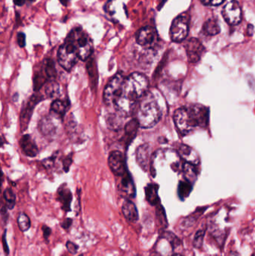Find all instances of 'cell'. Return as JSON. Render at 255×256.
Wrapping results in <instances>:
<instances>
[{
  "label": "cell",
  "instance_id": "27",
  "mask_svg": "<svg viewBox=\"0 0 255 256\" xmlns=\"http://www.w3.org/2000/svg\"><path fill=\"white\" fill-rule=\"evenodd\" d=\"M156 214H157V221L159 222V226L162 230H165L167 228L169 224H168L167 216H166V210L161 204L157 206V210H156Z\"/></svg>",
  "mask_w": 255,
  "mask_h": 256
},
{
  "label": "cell",
  "instance_id": "8",
  "mask_svg": "<svg viewBox=\"0 0 255 256\" xmlns=\"http://www.w3.org/2000/svg\"><path fill=\"white\" fill-rule=\"evenodd\" d=\"M62 118L50 112L49 115L43 117L39 122V130L46 136H54L61 127Z\"/></svg>",
  "mask_w": 255,
  "mask_h": 256
},
{
  "label": "cell",
  "instance_id": "30",
  "mask_svg": "<svg viewBox=\"0 0 255 256\" xmlns=\"http://www.w3.org/2000/svg\"><path fill=\"white\" fill-rule=\"evenodd\" d=\"M121 118L122 116L118 114H117L116 115L112 114V115L109 116L108 117L107 126L110 129L114 130L121 129V124H122Z\"/></svg>",
  "mask_w": 255,
  "mask_h": 256
},
{
  "label": "cell",
  "instance_id": "41",
  "mask_svg": "<svg viewBox=\"0 0 255 256\" xmlns=\"http://www.w3.org/2000/svg\"><path fill=\"white\" fill-rule=\"evenodd\" d=\"M25 2V0H13V3L17 6H22Z\"/></svg>",
  "mask_w": 255,
  "mask_h": 256
},
{
  "label": "cell",
  "instance_id": "38",
  "mask_svg": "<svg viewBox=\"0 0 255 256\" xmlns=\"http://www.w3.org/2000/svg\"><path fill=\"white\" fill-rule=\"evenodd\" d=\"M72 161H73V159H72L71 154L69 155L68 156L65 158L64 162H63V167H64V171L68 172L70 164H72Z\"/></svg>",
  "mask_w": 255,
  "mask_h": 256
},
{
  "label": "cell",
  "instance_id": "10",
  "mask_svg": "<svg viewBox=\"0 0 255 256\" xmlns=\"http://www.w3.org/2000/svg\"><path fill=\"white\" fill-rule=\"evenodd\" d=\"M109 168L117 177H121L127 172L124 155L119 150L111 152L108 158Z\"/></svg>",
  "mask_w": 255,
  "mask_h": 256
},
{
  "label": "cell",
  "instance_id": "19",
  "mask_svg": "<svg viewBox=\"0 0 255 256\" xmlns=\"http://www.w3.org/2000/svg\"><path fill=\"white\" fill-rule=\"evenodd\" d=\"M122 213L128 222L136 224L139 220V212L136 204L126 198L122 204Z\"/></svg>",
  "mask_w": 255,
  "mask_h": 256
},
{
  "label": "cell",
  "instance_id": "45",
  "mask_svg": "<svg viewBox=\"0 0 255 256\" xmlns=\"http://www.w3.org/2000/svg\"><path fill=\"white\" fill-rule=\"evenodd\" d=\"M252 256H255V254H253V255H252Z\"/></svg>",
  "mask_w": 255,
  "mask_h": 256
},
{
  "label": "cell",
  "instance_id": "1",
  "mask_svg": "<svg viewBox=\"0 0 255 256\" xmlns=\"http://www.w3.org/2000/svg\"><path fill=\"white\" fill-rule=\"evenodd\" d=\"M210 111L202 105L179 108L174 114V122L178 132L186 136L196 128H206L209 122Z\"/></svg>",
  "mask_w": 255,
  "mask_h": 256
},
{
  "label": "cell",
  "instance_id": "3",
  "mask_svg": "<svg viewBox=\"0 0 255 256\" xmlns=\"http://www.w3.org/2000/svg\"><path fill=\"white\" fill-rule=\"evenodd\" d=\"M148 88L149 81L148 78L143 74L135 72L126 78L123 94L127 98L139 103L148 93Z\"/></svg>",
  "mask_w": 255,
  "mask_h": 256
},
{
  "label": "cell",
  "instance_id": "43",
  "mask_svg": "<svg viewBox=\"0 0 255 256\" xmlns=\"http://www.w3.org/2000/svg\"><path fill=\"white\" fill-rule=\"evenodd\" d=\"M169 256H183L181 255V254H173V255H171Z\"/></svg>",
  "mask_w": 255,
  "mask_h": 256
},
{
  "label": "cell",
  "instance_id": "37",
  "mask_svg": "<svg viewBox=\"0 0 255 256\" xmlns=\"http://www.w3.org/2000/svg\"><path fill=\"white\" fill-rule=\"evenodd\" d=\"M17 43L20 48H24L25 46V34L23 32L18 33Z\"/></svg>",
  "mask_w": 255,
  "mask_h": 256
},
{
  "label": "cell",
  "instance_id": "25",
  "mask_svg": "<svg viewBox=\"0 0 255 256\" xmlns=\"http://www.w3.org/2000/svg\"><path fill=\"white\" fill-rule=\"evenodd\" d=\"M43 69L47 76L48 80L54 81L56 78V69L55 63L51 58H46L43 62Z\"/></svg>",
  "mask_w": 255,
  "mask_h": 256
},
{
  "label": "cell",
  "instance_id": "5",
  "mask_svg": "<svg viewBox=\"0 0 255 256\" xmlns=\"http://www.w3.org/2000/svg\"><path fill=\"white\" fill-rule=\"evenodd\" d=\"M73 39L77 48L79 58L82 61H86L92 55L94 51L93 40L89 34L82 28H74L68 34Z\"/></svg>",
  "mask_w": 255,
  "mask_h": 256
},
{
  "label": "cell",
  "instance_id": "12",
  "mask_svg": "<svg viewBox=\"0 0 255 256\" xmlns=\"http://www.w3.org/2000/svg\"><path fill=\"white\" fill-rule=\"evenodd\" d=\"M157 30L152 26H145L139 30L136 34V42L139 45L146 48H153L158 42Z\"/></svg>",
  "mask_w": 255,
  "mask_h": 256
},
{
  "label": "cell",
  "instance_id": "22",
  "mask_svg": "<svg viewBox=\"0 0 255 256\" xmlns=\"http://www.w3.org/2000/svg\"><path fill=\"white\" fill-rule=\"evenodd\" d=\"M70 106V104L68 100L56 99L51 104L50 112L63 118Z\"/></svg>",
  "mask_w": 255,
  "mask_h": 256
},
{
  "label": "cell",
  "instance_id": "4",
  "mask_svg": "<svg viewBox=\"0 0 255 256\" xmlns=\"http://www.w3.org/2000/svg\"><path fill=\"white\" fill-rule=\"evenodd\" d=\"M57 57L60 66L67 72H70L77 62V48L70 36H67L64 44L60 46Z\"/></svg>",
  "mask_w": 255,
  "mask_h": 256
},
{
  "label": "cell",
  "instance_id": "28",
  "mask_svg": "<svg viewBox=\"0 0 255 256\" xmlns=\"http://www.w3.org/2000/svg\"><path fill=\"white\" fill-rule=\"evenodd\" d=\"M3 198L5 202V206L9 210H12L16 204V196L14 192L10 188H7L4 190L3 192Z\"/></svg>",
  "mask_w": 255,
  "mask_h": 256
},
{
  "label": "cell",
  "instance_id": "21",
  "mask_svg": "<svg viewBox=\"0 0 255 256\" xmlns=\"http://www.w3.org/2000/svg\"><path fill=\"white\" fill-rule=\"evenodd\" d=\"M147 201L151 206H157L160 204L158 195L159 186L156 184H149L145 189Z\"/></svg>",
  "mask_w": 255,
  "mask_h": 256
},
{
  "label": "cell",
  "instance_id": "33",
  "mask_svg": "<svg viewBox=\"0 0 255 256\" xmlns=\"http://www.w3.org/2000/svg\"><path fill=\"white\" fill-rule=\"evenodd\" d=\"M66 248H67V250L70 254H73V255H76L77 254L78 250H79V246L76 245V244L73 242H68L66 243Z\"/></svg>",
  "mask_w": 255,
  "mask_h": 256
},
{
  "label": "cell",
  "instance_id": "42",
  "mask_svg": "<svg viewBox=\"0 0 255 256\" xmlns=\"http://www.w3.org/2000/svg\"><path fill=\"white\" fill-rule=\"evenodd\" d=\"M59 1L61 2L63 6H67L68 3L70 2V0H59Z\"/></svg>",
  "mask_w": 255,
  "mask_h": 256
},
{
  "label": "cell",
  "instance_id": "32",
  "mask_svg": "<svg viewBox=\"0 0 255 256\" xmlns=\"http://www.w3.org/2000/svg\"><path fill=\"white\" fill-rule=\"evenodd\" d=\"M206 231L205 230H199L196 232L193 240V246L196 249H200L203 245L204 238H205Z\"/></svg>",
  "mask_w": 255,
  "mask_h": 256
},
{
  "label": "cell",
  "instance_id": "18",
  "mask_svg": "<svg viewBox=\"0 0 255 256\" xmlns=\"http://www.w3.org/2000/svg\"><path fill=\"white\" fill-rule=\"evenodd\" d=\"M57 200L61 203L62 210L65 212L71 210L70 206H71L73 196L67 185L63 184L62 186L58 188V191H57Z\"/></svg>",
  "mask_w": 255,
  "mask_h": 256
},
{
  "label": "cell",
  "instance_id": "34",
  "mask_svg": "<svg viewBox=\"0 0 255 256\" xmlns=\"http://www.w3.org/2000/svg\"><path fill=\"white\" fill-rule=\"evenodd\" d=\"M6 232H7V230H4V233H3L2 236H1V244H2L4 255L7 256L9 255L10 250H9L8 245H7V240H6Z\"/></svg>",
  "mask_w": 255,
  "mask_h": 256
},
{
  "label": "cell",
  "instance_id": "35",
  "mask_svg": "<svg viewBox=\"0 0 255 256\" xmlns=\"http://www.w3.org/2000/svg\"><path fill=\"white\" fill-rule=\"evenodd\" d=\"M226 0H201L202 3L208 6H218L223 4Z\"/></svg>",
  "mask_w": 255,
  "mask_h": 256
},
{
  "label": "cell",
  "instance_id": "15",
  "mask_svg": "<svg viewBox=\"0 0 255 256\" xmlns=\"http://www.w3.org/2000/svg\"><path fill=\"white\" fill-rule=\"evenodd\" d=\"M178 154L187 164L196 166L200 162L199 154L195 149L187 144H181L178 148Z\"/></svg>",
  "mask_w": 255,
  "mask_h": 256
},
{
  "label": "cell",
  "instance_id": "26",
  "mask_svg": "<svg viewBox=\"0 0 255 256\" xmlns=\"http://www.w3.org/2000/svg\"><path fill=\"white\" fill-rule=\"evenodd\" d=\"M192 190H193V185L191 184L190 180L181 182L178 185V196L182 201H184L190 196Z\"/></svg>",
  "mask_w": 255,
  "mask_h": 256
},
{
  "label": "cell",
  "instance_id": "24",
  "mask_svg": "<svg viewBox=\"0 0 255 256\" xmlns=\"http://www.w3.org/2000/svg\"><path fill=\"white\" fill-rule=\"evenodd\" d=\"M203 31L208 36H217L220 32V27L217 20L214 18L208 20L204 24Z\"/></svg>",
  "mask_w": 255,
  "mask_h": 256
},
{
  "label": "cell",
  "instance_id": "14",
  "mask_svg": "<svg viewBox=\"0 0 255 256\" xmlns=\"http://www.w3.org/2000/svg\"><path fill=\"white\" fill-rule=\"evenodd\" d=\"M118 188L121 195L127 198V200L136 197V186L133 178L128 171L121 176Z\"/></svg>",
  "mask_w": 255,
  "mask_h": 256
},
{
  "label": "cell",
  "instance_id": "29",
  "mask_svg": "<svg viewBox=\"0 0 255 256\" xmlns=\"http://www.w3.org/2000/svg\"><path fill=\"white\" fill-rule=\"evenodd\" d=\"M16 220H17L18 227L22 232L28 231L31 227V220L25 213L19 214Z\"/></svg>",
  "mask_w": 255,
  "mask_h": 256
},
{
  "label": "cell",
  "instance_id": "31",
  "mask_svg": "<svg viewBox=\"0 0 255 256\" xmlns=\"http://www.w3.org/2000/svg\"><path fill=\"white\" fill-rule=\"evenodd\" d=\"M205 209H203V210H200L199 213V210H196V213L193 214H190V216H187L184 219V222H182V226H184L185 228H190V227L194 226V224H196V220L199 219V216H201L202 213L205 212Z\"/></svg>",
  "mask_w": 255,
  "mask_h": 256
},
{
  "label": "cell",
  "instance_id": "17",
  "mask_svg": "<svg viewBox=\"0 0 255 256\" xmlns=\"http://www.w3.org/2000/svg\"><path fill=\"white\" fill-rule=\"evenodd\" d=\"M19 144L21 149H22V153L25 156H29V158H34L38 154V148H37V144L34 142L31 136L28 135V134L23 135L21 137Z\"/></svg>",
  "mask_w": 255,
  "mask_h": 256
},
{
  "label": "cell",
  "instance_id": "23",
  "mask_svg": "<svg viewBox=\"0 0 255 256\" xmlns=\"http://www.w3.org/2000/svg\"><path fill=\"white\" fill-rule=\"evenodd\" d=\"M87 70L91 80V88L94 90V87H97V80H98V73H97V64L95 60L93 57H90L87 62Z\"/></svg>",
  "mask_w": 255,
  "mask_h": 256
},
{
  "label": "cell",
  "instance_id": "11",
  "mask_svg": "<svg viewBox=\"0 0 255 256\" xmlns=\"http://www.w3.org/2000/svg\"><path fill=\"white\" fill-rule=\"evenodd\" d=\"M223 16L225 20L230 25H237L242 20V9L239 2L232 0L228 3L223 10Z\"/></svg>",
  "mask_w": 255,
  "mask_h": 256
},
{
  "label": "cell",
  "instance_id": "16",
  "mask_svg": "<svg viewBox=\"0 0 255 256\" xmlns=\"http://www.w3.org/2000/svg\"><path fill=\"white\" fill-rule=\"evenodd\" d=\"M140 127L139 122L136 118L130 120L124 128V134L121 140V142L125 146L126 148L130 146V143L134 140L135 137L137 134L138 130Z\"/></svg>",
  "mask_w": 255,
  "mask_h": 256
},
{
  "label": "cell",
  "instance_id": "36",
  "mask_svg": "<svg viewBox=\"0 0 255 256\" xmlns=\"http://www.w3.org/2000/svg\"><path fill=\"white\" fill-rule=\"evenodd\" d=\"M42 232H43V238L45 240H47L48 238H49V236H51V233H52V230L49 228V226L46 225H43L41 227Z\"/></svg>",
  "mask_w": 255,
  "mask_h": 256
},
{
  "label": "cell",
  "instance_id": "2",
  "mask_svg": "<svg viewBox=\"0 0 255 256\" xmlns=\"http://www.w3.org/2000/svg\"><path fill=\"white\" fill-rule=\"evenodd\" d=\"M162 110L154 96L145 94L138 108L137 118L140 128L154 127L162 118Z\"/></svg>",
  "mask_w": 255,
  "mask_h": 256
},
{
  "label": "cell",
  "instance_id": "44",
  "mask_svg": "<svg viewBox=\"0 0 255 256\" xmlns=\"http://www.w3.org/2000/svg\"><path fill=\"white\" fill-rule=\"evenodd\" d=\"M28 1H30V2H34V0H28Z\"/></svg>",
  "mask_w": 255,
  "mask_h": 256
},
{
  "label": "cell",
  "instance_id": "39",
  "mask_svg": "<svg viewBox=\"0 0 255 256\" xmlns=\"http://www.w3.org/2000/svg\"><path fill=\"white\" fill-rule=\"evenodd\" d=\"M72 224H73V220L67 218V219L64 220L60 225H61L63 230H68L71 227Z\"/></svg>",
  "mask_w": 255,
  "mask_h": 256
},
{
  "label": "cell",
  "instance_id": "7",
  "mask_svg": "<svg viewBox=\"0 0 255 256\" xmlns=\"http://www.w3.org/2000/svg\"><path fill=\"white\" fill-rule=\"evenodd\" d=\"M188 16L180 15L172 22L170 28L171 38L175 42H181L185 40L189 32Z\"/></svg>",
  "mask_w": 255,
  "mask_h": 256
},
{
  "label": "cell",
  "instance_id": "9",
  "mask_svg": "<svg viewBox=\"0 0 255 256\" xmlns=\"http://www.w3.org/2000/svg\"><path fill=\"white\" fill-rule=\"evenodd\" d=\"M43 99V96H42L40 93H39L38 92L34 93V94L30 98L29 100H28L26 104L24 106L23 109L22 110V112H21L20 118H19L21 130L24 131L27 129L34 108H35L36 105H37L39 102H41Z\"/></svg>",
  "mask_w": 255,
  "mask_h": 256
},
{
  "label": "cell",
  "instance_id": "46",
  "mask_svg": "<svg viewBox=\"0 0 255 256\" xmlns=\"http://www.w3.org/2000/svg\"><path fill=\"white\" fill-rule=\"evenodd\" d=\"M82 256V255H80V256Z\"/></svg>",
  "mask_w": 255,
  "mask_h": 256
},
{
  "label": "cell",
  "instance_id": "20",
  "mask_svg": "<svg viewBox=\"0 0 255 256\" xmlns=\"http://www.w3.org/2000/svg\"><path fill=\"white\" fill-rule=\"evenodd\" d=\"M150 152H150V146L146 144H142L136 149V161H137L139 166L145 171L148 170V165H149L150 158H151Z\"/></svg>",
  "mask_w": 255,
  "mask_h": 256
},
{
  "label": "cell",
  "instance_id": "6",
  "mask_svg": "<svg viewBox=\"0 0 255 256\" xmlns=\"http://www.w3.org/2000/svg\"><path fill=\"white\" fill-rule=\"evenodd\" d=\"M126 78L121 73H118L112 78L105 87L103 91V102L105 104L111 105L122 94Z\"/></svg>",
  "mask_w": 255,
  "mask_h": 256
},
{
  "label": "cell",
  "instance_id": "13",
  "mask_svg": "<svg viewBox=\"0 0 255 256\" xmlns=\"http://www.w3.org/2000/svg\"><path fill=\"white\" fill-rule=\"evenodd\" d=\"M186 52L189 61L192 63H197L200 61L205 52V48L199 39H190L185 44Z\"/></svg>",
  "mask_w": 255,
  "mask_h": 256
},
{
  "label": "cell",
  "instance_id": "40",
  "mask_svg": "<svg viewBox=\"0 0 255 256\" xmlns=\"http://www.w3.org/2000/svg\"><path fill=\"white\" fill-rule=\"evenodd\" d=\"M1 221L2 222H6L7 220V216H8V214H7V207L6 206H2L1 209Z\"/></svg>",
  "mask_w": 255,
  "mask_h": 256
}]
</instances>
